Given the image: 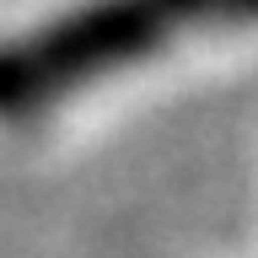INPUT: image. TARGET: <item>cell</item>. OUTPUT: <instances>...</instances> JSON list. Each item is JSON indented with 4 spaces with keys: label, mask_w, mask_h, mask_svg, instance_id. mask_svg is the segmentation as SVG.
<instances>
[{
    "label": "cell",
    "mask_w": 258,
    "mask_h": 258,
    "mask_svg": "<svg viewBox=\"0 0 258 258\" xmlns=\"http://www.w3.org/2000/svg\"><path fill=\"white\" fill-rule=\"evenodd\" d=\"M221 6L242 11L247 0H97L86 11H70L48 32L16 48H0V113L43 108L81 81L151 54L177 27L221 11Z\"/></svg>",
    "instance_id": "obj_1"
}]
</instances>
